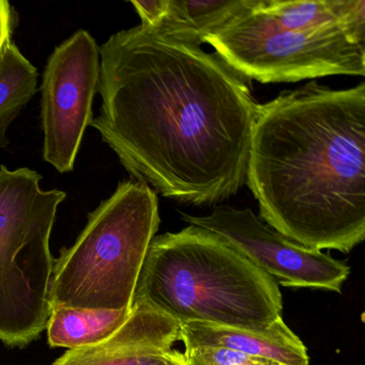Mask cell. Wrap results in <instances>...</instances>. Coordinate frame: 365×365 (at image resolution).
Listing matches in <instances>:
<instances>
[{
  "label": "cell",
  "instance_id": "8fae6325",
  "mask_svg": "<svg viewBox=\"0 0 365 365\" xmlns=\"http://www.w3.org/2000/svg\"><path fill=\"white\" fill-rule=\"evenodd\" d=\"M252 0H170L159 29L173 39L194 46L249 7Z\"/></svg>",
  "mask_w": 365,
  "mask_h": 365
},
{
  "label": "cell",
  "instance_id": "6da1fadb",
  "mask_svg": "<svg viewBox=\"0 0 365 365\" xmlns=\"http://www.w3.org/2000/svg\"><path fill=\"white\" fill-rule=\"evenodd\" d=\"M98 93L91 127L155 193L206 206L247 185L258 103L215 53L138 25L100 46Z\"/></svg>",
  "mask_w": 365,
  "mask_h": 365
},
{
  "label": "cell",
  "instance_id": "30bf717a",
  "mask_svg": "<svg viewBox=\"0 0 365 365\" xmlns=\"http://www.w3.org/2000/svg\"><path fill=\"white\" fill-rule=\"evenodd\" d=\"M180 341L185 349L221 347L262 356L282 365H309V362L304 344L283 319L262 331L187 322L180 324Z\"/></svg>",
  "mask_w": 365,
  "mask_h": 365
},
{
  "label": "cell",
  "instance_id": "7c38bea8",
  "mask_svg": "<svg viewBox=\"0 0 365 365\" xmlns=\"http://www.w3.org/2000/svg\"><path fill=\"white\" fill-rule=\"evenodd\" d=\"M131 309H86L58 305L48 318V344L71 349L95 345L116 332Z\"/></svg>",
  "mask_w": 365,
  "mask_h": 365
},
{
  "label": "cell",
  "instance_id": "9a60e30c",
  "mask_svg": "<svg viewBox=\"0 0 365 365\" xmlns=\"http://www.w3.org/2000/svg\"><path fill=\"white\" fill-rule=\"evenodd\" d=\"M170 0H145V1H131V5L140 16V24L153 29H159L168 11Z\"/></svg>",
  "mask_w": 365,
  "mask_h": 365
},
{
  "label": "cell",
  "instance_id": "5b68a950",
  "mask_svg": "<svg viewBox=\"0 0 365 365\" xmlns=\"http://www.w3.org/2000/svg\"><path fill=\"white\" fill-rule=\"evenodd\" d=\"M41 180L31 168L0 165V341L10 347L37 339L52 312L51 235L67 194Z\"/></svg>",
  "mask_w": 365,
  "mask_h": 365
},
{
  "label": "cell",
  "instance_id": "9c48e42d",
  "mask_svg": "<svg viewBox=\"0 0 365 365\" xmlns=\"http://www.w3.org/2000/svg\"><path fill=\"white\" fill-rule=\"evenodd\" d=\"M180 324L142 303H133L125 324L110 337L66 352L53 365H138L145 354L173 349Z\"/></svg>",
  "mask_w": 365,
  "mask_h": 365
},
{
  "label": "cell",
  "instance_id": "4fadbf2b",
  "mask_svg": "<svg viewBox=\"0 0 365 365\" xmlns=\"http://www.w3.org/2000/svg\"><path fill=\"white\" fill-rule=\"evenodd\" d=\"M38 70L9 42L0 59V148L9 145L7 131L37 93Z\"/></svg>",
  "mask_w": 365,
  "mask_h": 365
},
{
  "label": "cell",
  "instance_id": "8992f818",
  "mask_svg": "<svg viewBox=\"0 0 365 365\" xmlns=\"http://www.w3.org/2000/svg\"><path fill=\"white\" fill-rule=\"evenodd\" d=\"M255 4L205 40L243 78L268 84L365 76V46L350 41L341 25L286 31L256 11Z\"/></svg>",
  "mask_w": 365,
  "mask_h": 365
},
{
  "label": "cell",
  "instance_id": "7a4b0ae2",
  "mask_svg": "<svg viewBox=\"0 0 365 365\" xmlns=\"http://www.w3.org/2000/svg\"><path fill=\"white\" fill-rule=\"evenodd\" d=\"M247 185L259 219L312 250L365 238V84L311 82L258 104Z\"/></svg>",
  "mask_w": 365,
  "mask_h": 365
},
{
  "label": "cell",
  "instance_id": "277c9868",
  "mask_svg": "<svg viewBox=\"0 0 365 365\" xmlns=\"http://www.w3.org/2000/svg\"><path fill=\"white\" fill-rule=\"evenodd\" d=\"M160 223L157 193L140 181L119 182L88 213L76 242L55 258L52 307L131 309Z\"/></svg>",
  "mask_w": 365,
  "mask_h": 365
},
{
  "label": "cell",
  "instance_id": "e0dca14e",
  "mask_svg": "<svg viewBox=\"0 0 365 365\" xmlns=\"http://www.w3.org/2000/svg\"><path fill=\"white\" fill-rule=\"evenodd\" d=\"M138 365H187L182 352L176 349L145 354L138 359Z\"/></svg>",
  "mask_w": 365,
  "mask_h": 365
},
{
  "label": "cell",
  "instance_id": "ba28073f",
  "mask_svg": "<svg viewBox=\"0 0 365 365\" xmlns=\"http://www.w3.org/2000/svg\"><path fill=\"white\" fill-rule=\"evenodd\" d=\"M182 219L189 225L215 232L227 241L283 287L341 294L349 277L350 267L345 262L286 238L251 209L217 206L210 215L195 217L182 213Z\"/></svg>",
  "mask_w": 365,
  "mask_h": 365
},
{
  "label": "cell",
  "instance_id": "52a82bcc",
  "mask_svg": "<svg viewBox=\"0 0 365 365\" xmlns=\"http://www.w3.org/2000/svg\"><path fill=\"white\" fill-rule=\"evenodd\" d=\"M100 78V46L80 29L55 48L44 68L41 91L43 159L61 174L73 172Z\"/></svg>",
  "mask_w": 365,
  "mask_h": 365
},
{
  "label": "cell",
  "instance_id": "2e32d148",
  "mask_svg": "<svg viewBox=\"0 0 365 365\" xmlns=\"http://www.w3.org/2000/svg\"><path fill=\"white\" fill-rule=\"evenodd\" d=\"M18 12L7 0H0V59L9 42L14 41V35L19 26Z\"/></svg>",
  "mask_w": 365,
  "mask_h": 365
},
{
  "label": "cell",
  "instance_id": "5bb4252c",
  "mask_svg": "<svg viewBox=\"0 0 365 365\" xmlns=\"http://www.w3.org/2000/svg\"><path fill=\"white\" fill-rule=\"evenodd\" d=\"M187 365H282L262 356L221 347H194L183 352Z\"/></svg>",
  "mask_w": 365,
  "mask_h": 365
},
{
  "label": "cell",
  "instance_id": "3957f363",
  "mask_svg": "<svg viewBox=\"0 0 365 365\" xmlns=\"http://www.w3.org/2000/svg\"><path fill=\"white\" fill-rule=\"evenodd\" d=\"M134 302L179 324L262 331L283 319L275 279L227 241L194 225L153 238Z\"/></svg>",
  "mask_w": 365,
  "mask_h": 365
}]
</instances>
